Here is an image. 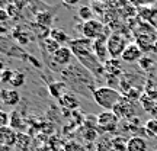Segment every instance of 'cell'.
I'll return each instance as SVG.
<instances>
[{
	"label": "cell",
	"instance_id": "d6a6232c",
	"mask_svg": "<svg viewBox=\"0 0 157 151\" xmlns=\"http://www.w3.org/2000/svg\"><path fill=\"white\" fill-rule=\"evenodd\" d=\"M0 76H2V71H0Z\"/></svg>",
	"mask_w": 157,
	"mask_h": 151
},
{
	"label": "cell",
	"instance_id": "f546056e",
	"mask_svg": "<svg viewBox=\"0 0 157 151\" xmlns=\"http://www.w3.org/2000/svg\"><path fill=\"white\" fill-rule=\"evenodd\" d=\"M16 12H17L16 5H9L7 6V15H9V16H16Z\"/></svg>",
	"mask_w": 157,
	"mask_h": 151
},
{
	"label": "cell",
	"instance_id": "ffe728a7",
	"mask_svg": "<svg viewBox=\"0 0 157 151\" xmlns=\"http://www.w3.org/2000/svg\"><path fill=\"white\" fill-rule=\"evenodd\" d=\"M42 44H44L45 50L48 51L51 55H54L57 51H58V50H60V48L63 47V45H60L58 42H57V41H54V39L51 38V36H48L47 39H44V41H42Z\"/></svg>",
	"mask_w": 157,
	"mask_h": 151
},
{
	"label": "cell",
	"instance_id": "5bb4252c",
	"mask_svg": "<svg viewBox=\"0 0 157 151\" xmlns=\"http://www.w3.org/2000/svg\"><path fill=\"white\" fill-rule=\"evenodd\" d=\"M135 44L138 45L141 48V51L143 52H147V51H150L154 48V36L150 34H141V36H138L137 38V42Z\"/></svg>",
	"mask_w": 157,
	"mask_h": 151
},
{
	"label": "cell",
	"instance_id": "7c38bea8",
	"mask_svg": "<svg viewBox=\"0 0 157 151\" xmlns=\"http://www.w3.org/2000/svg\"><path fill=\"white\" fill-rule=\"evenodd\" d=\"M103 70L106 76L111 77H118L119 74L122 73V64L118 58H109L106 62H103Z\"/></svg>",
	"mask_w": 157,
	"mask_h": 151
},
{
	"label": "cell",
	"instance_id": "44dd1931",
	"mask_svg": "<svg viewBox=\"0 0 157 151\" xmlns=\"http://www.w3.org/2000/svg\"><path fill=\"white\" fill-rule=\"evenodd\" d=\"M25 80H26L25 73H22V71H15V73H13V77H12V80H10V86L16 90L17 87H21V86L25 84Z\"/></svg>",
	"mask_w": 157,
	"mask_h": 151
},
{
	"label": "cell",
	"instance_id": "9a60e30c",
	"mask_svg": "<svg viewBox=\"0 0 157 151\" xmlns=\"http://www.w3.org/2000/svg\"><path fill=\"white\" fill-rule=\"evenodd\" d=\"M128 140L129 138H125V137H122V135L112 137V138H111V147H112V150L113 151H127Z\"/></svg>",
	"mask_w": 157,
	"mask_h": 151
},
{
	"label": "cell",
	"instance_id": "2e32d148",
	"mask_svg": "<svg viewBox=\"0 0 157 151\" xmlns=\"http://www.w3.org/2000/svg\"><path fill=\"white\" fill-rule=\"evenodd\" d=\"M35 17H36V22H38V25H41V26H45V28L51 26V25H52V19H54L52 13H51V12H48V10L35 13Z\"/></svg>",
	"mask_w": 157,
	"mask_h": 151
},
{
	"label": "cell",
	"instance_id": "7402d4cb",
	"mask_svg": "<svg viewBox=\"0 0 157 151\" xmlns=\"http://www.w3.org/2000/svg\"><path fill=\"white\" fill-rule=\"evenodd\" d=\"M29 144H31V138H29L28 135L22 134V132H17V141H16V147L19 150L22 151H26L28 150Z\"/></svg>",
	"mask_w": 157,
	"mask_h": 151
},
{
	"label": "cell",
	"instance_id": "30bf717a",
	"mask_svg": "<svg viewBox=\"0 0 157 151\" xmlns=\"http://www.w3.org/2000/svg\"><path fill=\"white\" fill-rule=\"evenodd\" d=\"M73 57L74 55H73V52H71V50H70V47H68V45L67 47L63 45L61 48L52 55V58H54V61H56L57 64H60V66H70Z\"/></svg>",
	"mask_w": 157,
	"mask_h": 151
},
{
	"label": "cell",
	"instance_id": "83f0119b",
	"mask_svg": "<svg viewBox=\"0 0 157 151\" xmlns=\"http://www.w3.org/2000/svg\"><path fill=\"white\" fill-rule=\"evenodd\" d=\"M138 64H140V67L143 68V70H146V71H147V70H150V68L153 67V58L143 55V58L138 61Z\"/></svg>",
	"mask_w": 157,
	"mask_h": 151
},
{
	"label": "cell",
	"instance_id": "e0dca14e",
	"mask_svg": "<svg viewBox=\"0 0 157 151\" xmlns=\"http://www.w3.org/2000/svg\"><path fill=\"white\" fill-rule=\"evenodd\" d=\"M48 89H50V93H51V95L54 96V97H57L58 100H60L63 96L67 93V92H66V83H63V81H61V83L58 81V83L50 84V86H48Z\"/></svg>",
	"mask_w": 157,
	"mask_h": 151
},
{
	"label": "cell",
	"instance_id": "d6986e66",
	"mask_svg": "<svg viewBox=\"0 0 157 151\" xmlns=\"http://www.w3.org/2000/svg\"><path fill=\"white\" fill-rule=\"evenodd\" d=\"M60 103H61L63 106L68 108V109H76L78 106V100L76 99V96L73 93H68V92L60 99Z\"/></svg>",
	"mask_w": 157,
	"mask_h": 151
},
{
	"label": "cell",
	"instance_id": "4dcf8cb0",
	"mask_svg": "<svg viewBox=\"0 0 157 151\" xmlns=\"http://www.w3.org/2000/svg\"><path fill=\"white\" fill-rule=\"evenodd\" d=\"M3 70H5V64L0 61V71H3Z\"/></svg>",
	"mask_w": 157,
	"mask_h": 151
},
{
	"label": "cell",
	"instance_id": "cb8c5ba5",
	"mask_svg": "<svg viewBox=\"0 0 157 151\" xmlns=\"http://www.w3.org/2000/svg\"><path fill=\"white\" fill-rule=\"evenodd\" d=\"M10 128H13L15 131L23 128V121H22V118L19 116V113L17 112H12L10 113Z\"/></svg>",
	"mask_w": 157,
	"mask_h": 151
},
{
	"label": "cell",
	"instance_id": "8fae6325",
	"mask_svg": "<svg viewBox=\"0 0 157 151\" xmlns=\"http://www.w3.org/2000/svg\"><path fill=\"white\" fill-rule=\"evenodd\" d=\"M0 100L7 106H15L19 103L21 96H19V92L15 89H2L0 90Z\"/></svg>",
	"mask_w": 157,
	"mask_h": 151
},
{
	"label": "cell",
	"instance_id": "ac0fdd59",
	"mask_svg": "<svg viewBox=\"0 0 157 151\" xmlns=\"http://www.w3.org/2000/svg\"><path fill=\"white\" fill-rule=\"evenodd\" d=\"M50 36L54 41H57L60 45H64V44H67V42H70V39H68V35L63 31V29H58V28H54V29H51V34Z\"/></svg>",
	"mask_w": 157,
	"mask_h": 151
},
{
	"label": "cell",
	"instance_id": "f1b7e54d",
	"mask_svg": "<svg viewBox=\"0 0 157 151\" xmlns=\"http://www.w3.org/2000/svg\"><path fill=\"white\" fill-rule=\"evenodd\" d=\"M9 123H10V115L0 109V128L9 126Z\"/></svg>",
	"mask_w": 157,
	"mask_h": 151
},
{
	"label": "cell",
	"instance_id": "4fadbf2b",
	"mask_svg": "<svg viewBox=\"0 0 157 151\" xmlns=\"http://www.w3.org/2000/svg\"><path fill=\"white\" fill-rule=\"evenodd\" d=\"M147 150H148L147 141L141 135H134V137H131L128 140L127 151H147Z\"/></svg>",
	"mask_w": 157,
	"mask_h": 151
},
{
	"label": "cell",
	"instance_id": "3957f363",
	"mask_svg": "<svg viewBox=\"0 0 157 151\" xmlns=\"http://www.w3.org/2000/svg\"><path fill=\"white\" fill-rule=\"evenodd\" d=\"M106 34H109V28L105 26L98 19H92V21L84 22L82 25V35H83V38H87L90 41H96V39L102 38V36L109 38V35Z\"/></svg>",
	"mask_w": 157,
	"mask_h": 151
},
{
	"label": "cell",
	"instance_id": "1f68e13d",
	"mask_svg": "<svg viewBox=\"0 0 157 151\" xmlns=\"http://www.w3.org/2000/svg\"><path fill=\"white\" fill-rule=\"evenodd\" d=\"M153 50H154V51L157 52V41H156V44H154V48H153Z\"/></svg>",
	"mask_w": 157,
	"mask_h": 151
},
{
	"label": "cell",
	"instance_id": "d4e9b609",
	"mask_svg": "<svg viewBox=\"0 0 157 151\" xmlns=\"http://www.w3.org/2000/svg\"><path fill=\"white\" fill-rule=\"evenodd\" d=\"M140 102L146 111H151L153 108H154V99H151L147 93H143V96L140 97Z\"/></svg>",
	"mask_w": 157,
	"mask_h": 151
},
{
	"label": "cell",
	"instance_id": "603a6c76",
	"mask_svg": "<svg viewBox=\"0 0 157 151\" xmlns=\"http://www.w3.org/2000/svg\"><path fill=\"white\" fill-rule=\"evenodd\" d=\"M78 16L82 17L84 22H89L92 19H95L93 17V10H92L90 6H80L78 7Z\"/></svg>",
	"mask_w": 157,
	"mask_h": 151
},
{
	"label": "cell",
	"instance_id": "277c9868",
	"mask_svg": "<svg viewBox=\"0 0 157 151\" xmlns=\"http://www.w3.org/2000/svg\"><path fill=\"white\" fill-rule=\"evenodd\" d=\"M106 45H108V52H109L111 58H121V55L125 51L128 42H127V39H125V36L122 34L112 32L109 35V38H108Z\"/></svg>",
	"mask_w": 157,
	"mask_h": 151
},
{
	"label": "cell",
	"instance_id": "484cf974",
	"mask_svg": "<svg viewBox=\"0 0 157 151\" xmlns=\"http://www.w3.org/2000/svg\"><path fill=\"white\" fill-rule=\"evenodd\" d=\"M146 131L147 134L157 137V119H148L146 123Z\"/></svg>",
	"mask_w": 157,
	"mask_h": 151
},
{
	"label": "cell",
	"instance_id": "6da1fadb",
	"mask_svg": "<svg viewBox=\"0 0 157 151\" xmlns=\"http://www.w3.org/2000/svg\"><path fill=\"white\" fill-rule=\"evenodd\" d=\"M68 47L73 52V55L77 58V61L83 66V68L95 73L96 76L105 74L103 64L96 58L95 52H93V41L87 38L71 39L68 42Z\"/></svg>",
	"mask_w": 157,
	"mask_h": 151
},
{
	"label": "cell",
	"instance_id": "9c48e42d",
	"mask_svg": "<svg viewBox=\"0 0 157 151\" xmlns=\"http://www.w3.org/2000/svg\"><path fill=\"white\" fill-rule=\"evenodd\" d=\"M17 141V132L13 128L9 126H3L0 128V145L2 147H13L16 145Z\"/></svg>",
	"mask_w": 157,
	"mask_h": 151
},
{
	"label": "cell",
	"instance_id": "7a4b0ae2",
	"mask_svg": "<svg viewBox=\"0 0 157 151\" xmlns=\"http://www.w3.org/2000/svg\"><path fill=\"white\" fill-rule=\"evenodd\" d=\"M92 97L99 106L103 108V111H113L115 105L122 97V93L118 92L115 87L102 86L92 92Z\"/></svg>",
	"mask_w": 157,
	"mask_h": 151
},
{
	"label": "cell",
	"instance_id": "4316f807",
	"mask_svg": "<svg viewBox=\"0 0 157 151\" xmlns=\"http://www.w3.org/2000/svg\"><path fill=\"white\" fill-rule=\"evenodd\" d=\"M13 70H10V68H5L3 71H2V76H0V81L2 83H10L12 77H13Z\"/></svg>",
	"mask_w": 157,
	"mask_h": 151
},
{
	"label": "cell",
	"instance_id": "8992f818",
	"mask_svg": "<svg viewBox=\"0 0 157 151\" xmlns=\"http://www.w3.org/2000/svg\"><path fill=\"white\" fill-rule=\"evenodd\" d=\"M112 112L115 113L119 119H131V118L135 116L137 111H135L134 102L127 99L125 96H122V97L119 99V102L115 105Z\"/></svg>",
	"mask_w": 157,
	"mask_h": 151
},
{
	"label": "cell",
	"instance_id": "5b68a950",
	"mask_svg": "<svg viewBox=\"0 0 157 151\" xmlns=\"http://www.w3.org/2000/svg\"><path fill=\"white\" fill-rule=\"evenodd\" d=\"M98 119V128H101L103 132H115L119 125V118L112 111H103L99 115H96Z\"/></svg>",
	"mask_w": 157,
	"mask_h": 151
},
{
	"label": "cell",
	"instance_id": "ba28073f",
	"mask_svg": "<svg viewBox=\"0 0 157 151\" xmlns=\"http://www.w3.org/2000/svg\"><path fill=\"white\" fill-rule=\"evenodd\" d=\"M108 38L106 36H102V38L93 41V52H95L96 58L103 64L106 62L111 57H109V52H108V45H106Z\"/></svg>",
	"mask_w": 157,
	"mask_h": 151
},
{
	"label": "cell",
	"instance_id": "52a82bcc",
	"mask_svg": "<svg viewBox=\"0 0 157 151\" xmlns=\"http://www.w3.org/2000/svg\"><path fill=\"white\" fill-rule=\"evenodd\" d=\"M143 51L138 45L135 44V42H131V44L127 45V48L125 51L122 52V55H121V60L124 62H138L143 58Z\"/></svg>",
	"mask_w": 157,
	"mask_h": 151
}]
</instances>
